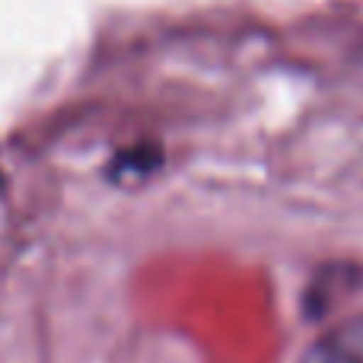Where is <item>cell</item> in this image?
Instances as JSON below:
<instances>
[{
    "label": "cell",
    "mask_w": 363,
    "mask_h": 363,
    "mask_svg": "<svg viewBox=\"0 0 363 363\" xmlns=\"http://www.w3.org/2000/svg\"><path fill=\"white\" fill-rule=\"evenodd\" d=\"M300 363H363V315L341 322L315 338Z\"/></svg>",
    "instance_id": "obj_1"
}]
</instances>
